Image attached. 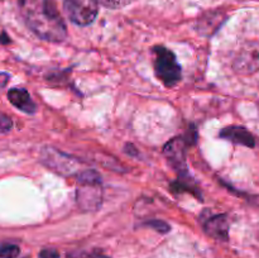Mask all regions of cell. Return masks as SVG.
Returning a JSON list of instances; mask_svg holds the SVG:
<instances>
[{
  "label": "cell",
  "mask_w": 259,
  "mask_h": 258,
  "mask_svg": "<svg viewBox=\"0 0 259 258\" xmlns=\"http://www.w3.org/2000/svg\"><path fill=\"white\" fill-rule=\"evenodd\" d=\"M25 24L40 39L58 43L67 37L65 20L53 0H18Z\"/></svg>",
  "instance_id": "obj_1"
},
{
  "label": "cell",
  "mask_w": 259,
  "mask_h": 258,
  "mask_svg": "<svg viewBox=\"0 0 259 258\" xmlns=\"http://www.w3.org/2000/svg\"><path fill=\"white\" fill-rule=\"evenodd\" d=\"M103 185L101 176L95 169H82L77 175L76 200L85 211H95L103 204Z\"/></svg>",
  "instance_id": "obj_2"
},
{
  "label": "cell",
  "mask_w": 259,
  "mask_h": 258,
  "mask_svg": "<svg viewBox=\"0 0 259 258\" xmlns=\"http://www.w3.org/2000/svg\"><path fill=\"white\" fill-rule=\"evenodd\" d=\"M153 65L158 80L167 88H174L181 80V66L176 56L168 48L157 46L153 48Z\"/></svg>",
  "instance_id": "obj_3"
},
{
  "label": "cell",
  "mask_w": 259,
  "mask_h": 258,
  "mask_svg": "<svg viewBox=\"0 0 259 258\" xmlns=\"http://www.w3.org/2000/svg\"><path fill=\"white\" fill-rule=\"evenodd\" d=\"M40 161L57 174L63 176H71V175L78 172L81 162L68 154L62 153L53 147H45L40 152Z\"/></svg>",
  "instance_id": "obj_4"
},
{
  "label": "cell",
  "mask_w": 259,
  "mask_h": 258,
  "mask_svg": "<svg viewBox=\"0 0 259 258\" xmlns=\"http://www.w3.org/2000/svg\"><path fill=\"white\" fill-rule=\"evenodd\" d=\"M63 8L71 22L76 25H89L99 13L98 0H65Z\"/></svg>",
  "instance_id": "obj_5"
},
{
  "label": "cell",
  "mask_w": 259,
  "mask_h": 258,
  "mask_svg": "<svg viewBox=\"0 0 259 258\" xmlns=\"http://www.w3.org/2000/svg\"><path fill=\"white\" fill-rule=\"evenodd\" d=\"M233 68L240 75H252L259 71V42L245 43L235 56Z\"/></svg>",
  "instance_id": "obj_6"
},
{
  "label": "cell",
  "mask_w": 259,
  "mask_h": 258,
  "mask_svg": "<svg viewBox=\"0 0 259 258\" xmlns=\"http://www.w3.org/2000/svg\"><path fill=\"white\" fill-rule=\"evenodd\" d=\"M189 142L181 137L171 139L168 143L164 146L163 153L166 158L168 159L169 164L180 174H186V148Z\"/></svg>",
  "instance_id": "obj_7"
},
{
  "label": "cell",
  "mask_w": 259,
  "mask_h": 258,
  "mask_svg": "<svg viewBox=\"0 0 259 258\" xmlns=\"http://www.w3.org/2000/svg\"><path fill=\"white\" fill-rule=\"evenodd\" d=\"M204 229L207 235L218 240L229 239V219L225 214L212 215L204 223Z\"/></svg>",
  "instance_id": "obj_8"
},
{
  "label": "cell",
  "mask_w": 259,
  "mask_h": 258,
  "mask_svg": "<svg viewBox=\"0 0 259 258\" xmlns=\"http://www.w3.org/2000/svg\"><path fill=\"white\" fill-rule=\"evenodd\" d=\"M220 138L227 139L234 144H240V146L249 147L253 148L255 146V139L253 134L244 126L239 125H230L223 129L220 132Z\"/></svg>",
  "instance_id": "obj_9"
},
{
  "label": "cell",
  "mask_w": 259,
  "mask_h": 258,
  "mask_svg": "<svg viewBox=\"0 0 259 258\" xmlns=\"http://www.w3.org/2000/svg\"><path fill=\"white\" fill-rule=\"evenodd\" d=\"M8 99L10 104L24 113L33 114L35 111V104L25 89L14 88L8 91Z\"/></svg>",
  "instance_id": "obj_10"
},
{
  "label": "cell",
  "mask_w": 259,
  "mask_h": 258,
  "mask_svg": "<svg viewBox=\"0 0 259 258\" xmlns=\"http://www.w3.org/2000/svg\"><path fill=\"white\" fill-rule=\"evenodd\" d=\"M222 24V15L218 14V13H209L206 17H202L199 20V25H197V29L199 32H201L202 34H212L215 30L218 29V27Z\"/></svg>",
  "instance_id": "obj_11"
},
{
  "label": "cell",
  "mask_w": 259,
  "mask_h": 258,
  "mask_svg": "<svg viewBox=\"0 0 259 258\" xmlns=\"http://www.w3.org/2000/svg\"><path fill=\"white\" fill-rule=\"evenodd\" d=\"M20 253V248L15 244H7L0 245V258H17Z\"/></svg>",
  "instance_id": "obj_12"
},
{
  "label": "cell",
  "mask_w": 259,
  "mask_h": 258,
  "mask_svg": "<svg viewBox=\"0 0 259 258\" xmlns=\"http://www.w3.org/2000/svg\"><path fill=\"white\" fill-rule=\"evenodd\" d=\"M98 2L105 8H109V9H120V8L132 4L136 0H98Z\"/></svg>",
  "instance_id": "obj_13"
},
{
  "label": "cell",
  "mask_w": 259,
  "mask_h": 258,
  "mask_svg": "<svg viewBox=\"0 0 259 258\" xmlns=\"http://www.w3.org/2000/svg\"><path fill=\"white\" fill-rule=\"evenodd\" d=\"M144 225L153 228L154 230H157V232H159V233H163V234L164 233L169 232V225L167 224V223H164L163 220H157V219L147 220V222L144 223Z\"/></svg>",
  "instance_id": "obj_14"
},
{
  "label": "cell",
  "mask_w": 259,
  "mask_h": 258,
  "mask_svg": "<svg viewBox=\"0 0 259 258\" xmlns=\"http://www.w3.org/2000/svg\"><path fill=\"white\" fill-rule=\"evenodd\" d=\"M12 126H13L12 119H10L7 114L0 111V134L8 133V132L12 129Z\"/></svg>",
  "instance_id": "obj_15"
},
{
  "label": "cell",
  "mask_w": 259,
  "mask_h": 258,
  "mask_svg": "<svg viewBox=\"0 0 259 258\" xmlns=\"http://www.w3.org/2000/svg\"><path fill=\"white\" fill-rule=\"evenodd\" d=\"M40 258H60V253L56 249H52V248H48V249H43L42 252L39 253Z\"/></svg>",
  "instance_id": "obj_16"
},
{
  "label": "cell",
  "mask_w": 259,
  "mask_h": 258,
  "mask_svg": "<svg viewBox=\"0 0 259 258\" xmlns=\"http://www.w3.org/2000/svg\"><path fill=\"white\" fill-rule=\"evenodd\" d=\"M76 258H109V257L105 254H101V253H85V254H80Z\"/></svg>",
  "instance_id": "obj_17"
},
{
  "label": "cell",
  "mask_w": 259,
  "mask_h": 258,
  "mask_svg": "<svg viewBox=\"0 0 259 258\" xmlns=\"http://www.w3.org/2000/svg\"><path fill=\"white\" fill-rule=\"evenodd\" d=\"M125 152H126V153L132 154V156H137V154H138V151H137V149L134 148V147L132 146V144H126V146H125Z\"/></svg>",
  "instance_id": "obj_18"
},
{
  "label": "cell",
  "mask_w": 259,
  "mask_h": 258,
  "mask_svg": "<svg viewBox=\"0 0 259 258\" xmlns=\"http://www.w3.org/2000/svg\"><path fill=\"white\" fill-rule=\"evenodd\" d=\"M8 80H9V75L4 72H0V86H5Z\"/></svg>",
  "instance_id": "obj_19"
}]
</instances>
